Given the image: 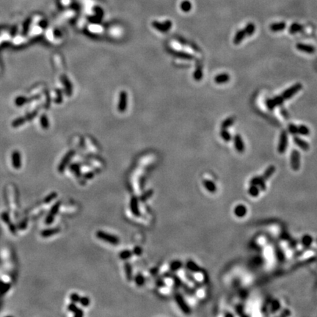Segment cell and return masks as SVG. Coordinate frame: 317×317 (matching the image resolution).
<instances>
[{
	"label": "cell",
	"mask_w": 317,
	"mask_h": 317,
	"mask_svg": "<svg viewBox=\"0 0 317 317\" xmlns=\"http://www.w3.org/2000/svg\"><path fill=\"white\" fill-rule=\"evenodd\" d=\"M96 237L99 239L103 240L104 242H107V243L113 245H118L119 242H120V239H119L118 237L102 231H98L96 232Z\"/></svg>",
	"instance_id": "1"
},
{
	"label": "cell",
	"mask_w": 317,
	"mask_h": 317,
	"mask_svg": "<svg viewBox=\"0 0 317 317\" xmlns=\"http://www.w3.org/2000/svg\"><path fill=\"white\" fill-rule=\"evenodd\" d=\"M289 145V137L287 131L286 130L281 131L279 138V142L278 145V151L279 154H283L286 150L287 147Z\"/></svg>",
	"instance_id": "2"
},
{
	"label": "cell",
	"mask_w": 317,
	"mask_h": 317,
	"mask_svg": "<svg viewBox=\"0 0 317 317\" xmlns=\"http://www.w3.org/2000/svg\"><path fill=\"white\" fill-rule=\"evenodd\" d=\"M300 154L296 149L292 150L290 157L291 167L294 171H297L300 168Z\"/></svg>",
	"instance_id": "3"
},
{
	"label": "cell",
	"mask_w": 317,
	"mask_h": 317,
	"mask_svg": "<svg viewBox=\"0 0 317 317\" xmlns=\"http://www.w3.org/2000/svg\"><path fill=\"white\" fill-rule=\"evenodd\" d=\"M302 88V85L301 83H296L295 84L292 85V87L286 89V91H283V93H282V97L283 98L284 100H287L291 98L292 97H293L296 93H297L299 91H301Z\"/></svg>",
	"instance_id": "4"
},
{
	"label": "cell",
	"mask_w": 317,
	"mask_h": 317,
	"mask_svg": "<svg viewBox=\"0 0 317 317\" xmlns=\"http://www.w3.org/2000/svg\"><path fill=\"white\" fill-rule=\"evenodd\" d=\"M175 299H176V302L178 304V307L183 311V313H184L185 314H190L191 313V308H190L189 305L185 301L184 298L183 297L181 294H180L179 293L175 294Z\"/></svg>",
	"instance_id": "5"
},
{
	"label": "cell",
	"mask_w": 317,
	"mask_h": 317,
	"mask_svg": "<svg viewBox=\"0 0 317 317\" xmlns=\"http://www.w3.org/2000/svg\"><path fill=\"white\" fill-rule=\"evenodd\" d=\"M60 206H61V202L58 201L54 204V206L51 207V210H50L49 213L48 214L47 216H46V220H45V223L46 225H51L54 220L55 216L57 215V214L58 213L59 209H60Z\"/></svg>",
	"instance_id": "6"
},
{
	"label": "cell",
	"mask_w": 317,
	"mask_h": 317,
	"mask_svg": "<svg viewBox=\"0 0 317 317\" xmlns=\"http://www.w3.org/2000/svg\"><path fill=\"white\" fill-rule=\"evenodd\" d=\"M74 155V150H71V151L68 152V153L66 154V155L63 157V159H62V161L60 162V164H59L58 168L59 173H62L65 171V170L67 167V166L68 165L69 162H70V160L71 159Z\"/></svg>",
	"instance_id": "7"
},
{
	"label": "cell",
	"mask_w": 317,
	"mask_h": 317,
	"mask_svg": "<svg viewBox=\"0 0 317 317\" xmlns=\"http://www.w3.org/2000/svg\"><path fill=\"white\" fill-rule=\"evenodd\" d=\"M233 144H234L235 148L239 153H243L245 151V146L242 137L240 134H236L233 137Z\"/></svg>",
	"instance_id": "8"
},
{
	"label": "cell",
	"mask_w": 317,
	"mask_h": 317,
	"mask_svg": "<svg viewBox=\"0 0 317 317\" xmlns=\"http://www.w3.org/2000/svg\"><path fill=\"white\" fill-rule=\"evenodd\" d=\"M296 48L299 51H302V52L307 54H313L316 51V48L313 45L305 44V43H298L296 45Z\"/></svg>",
	"instance_id": "9"
},
{
	"label": "cell",
	"mask_w": 317,
	"mask_h": 317,
	"mask_svg": "<svg viewBox=\"0 0 317 317\" xmlns=\"http://www.w3.org/2000/svg\"><path fill=\"white\" fill-rule=\"evenodd\" d=\"M130 209L131 213L136 216H140L141 215L140 211L138 206V198L137 197L133 196L130 200Z\"/></svg>",
	"instance_id": "10"
},
{
	"label": "cell",
	"mask_w": 317,
	"mask_h": 317,
	"mask_svg": "<svg viewBox=\"0 0 317 317\" xmlns=\"http://www.w3.org/2000/svg\"><path fill=\"white\" fill-rule=\"evenodd\" d=\"M12 164L15 169H19L21 167V154L18 150H14L12 154Z\"/></svg>",
	"instance_id": "11"
},
{
	"label": "cell",
	"mask_w": 317,
	"mask_h": 317,
	"mask_svg": "<svg viewBox=\"0 0 317 317\" xmlns=\"http://www.w3.org/2000/svg\"><path fill=\"white\" fill-rule=\"evenodd\" d=\"M250 184L258 186L259 187L260 190H262V191H265V190H266V181L261 178V176H256V177H253L250 180Z\"/></svg>",
	"instance_id": "12"
},
{
	"label": "cell",
	"mask_w": 317,
	"mask_h": 317,
	"mask_svg": "<svg viewBox=\"0 0 317 317\" xmlns=\"http://www.w3.org/2000/svg\"><path fill=\"white\" fill-rule=\"evenodd\" d=\"M152 24H153V26L156 29H157L159 31H162V32H167L172 27V23L170 21H167L163 22V23H160V22L158 21H154Z\"/></svg>",
	"instance_id": "13"
},
{
	"label": "cell",
	"mask_w": 317,
	"mask_h": 317,
	"mask_svg": "<svg viewBox=\"0 0 317 317\" xmlns=\"http://www.w3.org/2000/svg\"><path fill=\"white\" fill-rule=\"evenodd\" d=\"M294 143L297 145L299 148H300L303 150H308L310 149V145L308 142H306L305 140H302V138H300L299 137L295 136L293 138Z\"/></svg>",
	"instance_id": "14"
},
{
	"label": "cell",
	"mask_w": 317,
	"mask_h": 317,
	"mask_svg": "<svg viewBox=\"0 0 317 317\" xmlns=\"http://www.w3.org/2000/svg\"><path fill=\"white\" fill-rule=\"evenodd\" d=\"M230 79H231V77H230L229 74H226V73H222L214 77V82L219 84H226V83L229 82Z\"/></svg>",
	"instance_id": "15"
},
{
	"label": "cell",
	"mask_w": 317,
	"mask_h": 317,
	"mask_svg": "<svg viewBox=\"0 0 317 317\" xmlns=\"http://www.w3.org/2000/svg\"><path fill=\"white\" fill-rule=\"evenodd\" d=\"M68 309L69 311L72 312L76 317H81L84 316V311L81 308H78L74 302H71L68 306Z\"/></svg>",
	"instance_id": "16"
},
{
	"label": "cell",
	"mask_w": 317,
	"mask_h": 317,
	"mask_svg": "<svg viewBox=\"0 0 317 317\" xmlns=\"http://www.w3.org/2000/svg\"><path fill=\"white\" fill-rule=\"evenodd\" d=\"M234 214L237 217H244L246 214H247V209L246 208L245 206L242 205V204H239V205H237L234 208Z\"/></svg>",
	"instance_id": "17"
},
{
	"label": "cell",
	"mask_w": 317,
	"mask_h": 317,
	"mask_svg": "<svg viewBox=\"0 0 317 317\" xmlns=\"http://www.w3.org/2000/svg\"><path fill=\"white\" fill-rule=\"evenodd\" d=\"M203 184L204 187L206 188V190L208 192H211V193H214L216 191V184L213 182L212 181L209 179H205L203 181Z\"/></svg>",
	"instance_id": "18"
},
{
	"label": "cell",
	"mask_w": 317,
	"mask_h": 317,
	"mask_svg": "<svg viewBox=\"0 0 317 317\" xmlns=\"http://www.w3.org/2000/svg\"><path fill=\"white\" fill-rule=\"evenodd\" d=\"M60 231V229L59 228H49V229H45L41 231V235L43 238H48V237L52 236L57 234Z\"/></svg>",
	"instance_id": "19"
},
{
	"label": "cell",
	"mask_w": 317,
	"mask_h": 317,
	"mask_svg": "<svg viewBox=\"0 0 317 317\" xmlns=\"http://www.w3.org/2000/svg\"><path fill=\"white\" fill-rule=\"evenodd\" d=\"M275 170H276V168H275L274 165L269 166L265 170L264 173H263V175L261 176V178H262L265 181H266L269 178L272 177V176L275 173Z\"/></svg>",
	"instance_id": "20"
},
{
	"label": "cell",
	"mask_w": 317,
	"mask_h": 317,
	"mask_svg": "<svg viewBox=\"0 0 317 317\" xmlns=\"http://www.w3.org/2000/svg\"><path fill=\"white\" fill-rule=\"evenodd\" d=\"M187 268L190 271L192 272L199 273L202 272L201 268H200L196 263L194 262L193 261H189L187 262Z\"/></svg>",
	"instance_id": "21"
},
{
	"label": "cell",
	"mask_w": 317,
	"mask_h": 317,
	"mask_svg": "<svg viewBox=\"0 0 317 317\" xmlns=\"http://www.w3.org/2000/svg\"><path fill=\"white\" fill-rule=\"evenodd\" d=\"M246 34L244 29H240L238 32H236L234 36V38H233V43L235 45H239L242 42L244 38H245Z\"/></svg>",
	"instance_id": "22"
},
{
	"label": "cell",
	"mask_w": 317,
	"mask_h": 317,
	"mask_svg": "<svg viewBox=\"0 0 317 317\" xmlns=\"http://www.w3.org/2000/svg\"><path fill=\"white\" fill-rule=\"evenodd\" d=\"M236 121V118L234 117H228L226 119H225L224 121L222 122L221 124V129H227L229 127H231V126L233 125Z\"/></svg>",
	"instance_id": "23"
},
{
	"label": "cell",
	"mask_w": 317,
	"mask_h": 317,
	"mask_svg": "<svg viewBox=\"0 0 317 317\" xmlns=\"http://www.w3.org/2000/svg\"><path fill=\"white\" fill-rule=\"evenodd\" d=\"M270 29H271L272 32H280V31L284 30V29L286 28V23L285 22H278V23H273L271 24L269 27Z\"/></svg>",
	"instance_id": "24"
},
{
	"label": "cell",
	"mask_w": 317,
	"mask_h": 317,
	"mask_svg": "<svg viewBox=\"0 0 317 317\" xmlns=\"http://www.w3.org/2000/svg\"><path fill=\"white\" fill-rule=\"evenodd\" d=\"M303 29V26L298 23H293L289 27V33L296 34L297 32H301Z\"/></svg>",
	"instance_id": "25"
},
{
	"label": "cell",
	"mask_w": 317,
	"mask_h": 317,
	"mask_svg": "<svg viewBox=\"0 0 317 317\" xmlns=\"http://www.w3.org/2000/svg\"><path fill=\"white\" fill-rule=\"evenodd\" d=\"M260 191H261V190H260L259 187L258 186H256V185L250 184V187L248 189L249 195H250L251 197H256L259 196Z\"/></svg>",
	"instance_id": "26"
},
{
	"label": "cell",
	"mask_w": 317,
	"mask_h": 317,
	"mask_svg": "<svg viewBox=\"0 0 317 317\" xmlns=\"http://www.w3.org/2000/svg\"><path fill=\"white\" fill-rule=\"evenodd\" d=\"M203 69L202 66L200 65H197L196 68H195V72L193 74V77L194 79L196 81H200L203 78Z\"/></svg>",
	"instance_id": "27"
},
{
	"label": "cell",
	"mask_w": 317,
	"mask_h": 317,
	"mask_svg": "<svg viewBox=\"0 0 317 317\" xmlns=\"http://www.w3.org/2000/svg\"><path fill=\"white\" fill-rule=\"evenodd\" d=\"M126 92L122 91L121 93L120 103H119V110L123 111L126 109Z\"/></svg>",
	"instance_id": "28"
},
{
	"label": "cell",
	"mask_w": 317,
	"mask_h": 317,
	"mask_svg": "<svg viewBox=\"0 0 317 317\" xmlns=\"http://www.w3.org/2000/svg\"><path fill=\"white\" fill-rule=\"evenodd\" d=\"M124 268H125V272L126 275V278L128 280H132V266L130 263L126 262L125 265H124Z\"/></svg>",
	"instance_id": "29"
},
{
	"label": "cell",
	"mask_w": 317,
	"mask_h": 317,
	"mask_svg": "<svg viewBox=\"0 0 317 317\" xmlns=\"http://www.w3.org/2000/svg\"><path fill=\"white\" fill-rule=\"evenodd\" d=\"M312 243H313V238L311 236L306 234L302 238V245L305 247V248L311 247V245H312Z\"/></svg>",
	"instance_id": "30"
},
{
	"label": "cell",
	"mask_w": 317,
	"mask_h": 317,
	"mask_svg": "<svg viewBox=\"0 0 317 317\" xmlns=\"http://www.w3.org/2000/svg\"><path fill=\"white\" fill-rule=\"evenodd\" d=\"M182 266L183 264L181 261H179V260H176V261H173L170 263V269L173 272L178 271V269H180L182 267Z\"/></svg>",
	"instance_id": "31"
},
{
	"label": "cell",
	"mask_w": 317,
	"mask_h": 317,
	"mask_svg": "<svg viewBox=\"0 0 317 317\" xmlns=\"http://www.w3.org/2000/svg\"><path fill=\"white\" fill-rule=\"evenodd\" d=\"M165 276L167 277V278H172L173 281H174L175 286H176V287H180L182 286V281H181V279L178 278L177 275L171 274V273H166Z\"/></svg>",
	"instance_id": "32"
},
{
	"label": "cell",
	"mask_w": 317,
	"mask_h": 317,
	"mask_svg": "<svg viewBox=\"0 0 317 317\" xmlns=\"http://www.w3.org/2000/svg\"><path fill=\"white\" fill-rule=\"evenodd\" d=\"M244 30H245L246 35L251 36L254 34L255 31H256V26L254 25V24L249 23L246 25L245 28L244 29Z\"/></svg>",
	"instance_id": "33"
},
{
	"label": "cell",
	"mask_w": 317,
	"mask_h": 317,
	"mask_svg": "<svg viewBox=\"0 0 317 317\" xmlns=\"http://www.w3.org/2000/svg\"><path fill=\"white\" fill-rule=\"evenodd\" d=\"M220 134V137L222 139L224 140L225 141L227 142V143H228V142H230L232 140L231 133H230L227 129H221Z\"/></svg>",
	"instance_id": "34"
},
{
	"label": "cell",
	"mask_w": 317,
	"mask_h": 317,
	"mask_svg": "<svg viewBox=\"0 0 317 317\" xmlns=\"http://www.w3.org/2000/svg\"><path fill=\"white\" fill-rule=\"evenodd\" d=\"M280 308V302H279L278 300H277V299H275V300H273L272 302H271V305H270V313H276L277 311H279Z\"/></svg>",
	"instance_id": "35"
},
{
	"label": "cell",
	"mask_w": 317,
	"mask_h": 317,
	"mask_svg": "<svg viewBox=\"0 0 317 317\" xmlns=\"http://www.w3.org/2000/svg\"><path fill=\"white\" fill-rule=\"evenodd\" d=\"M298 134L303 135V136H308L310 134L309 128L305 125H300L298 126Z\"/></svg>",
	"instance_id": "36"
},
{
	"label": "cell",
	"mask_w": 317,
	"mask_h": 317,
	"mask_svg": "<svg viewBox=\"0 0 317 317\" xmlns=\"http://www.w3.org/2000/svg\"><path fill=\"white\" fill-rule=\"evenodd\" d=\"M180 8H181V9L182 10L183 12H186L187 13V12H189L192 9V4L190 1L185 0V1H183L181 3Z\"/></svg>",
	"instance_id": "37"
},
{
	"label": "cell",
	"mask_w": 317,
	"mask_h": 317,
	"mask_svg": "<svg viewBox=\"0 0 317 317\" xmlns=\"http://www.w3.org/2000/svg\"><path fill=\"white\" fill-rule=\"evenodd\" d=\"M134 281H135V283H136L138 286H143L145 284V280L144 276H143L142 274H140V273H139V274H137L136 276H135Z\"/></svg>",
	"instance_id": "38"
},
{
	"label": "cell",
	"mask_w": 317,
	"mask_h": 317,
	"mask_svg": "<svg viewBox=\"0 0 317 317\" xmlns=\"http://www.w3.org/2000/svg\"><path fill=\"white\" fill-rule=\"evenodd\" d=\"M133 255L132 251L129 250H125L121 251V253L119 254V257L122 260H126L129 259L130 257H131V256Z\"/></svg>",
	"instance_id": "39"
},
{
	"label": "cell",
	"mask_w": 317,
	"mask_h": 317,
	"mask_svg": "<svg viewBox=\"0 0 317 317\" xmlns=\"http://www.w3.org/2000/svg\"><path fill=\"white\" fill-rule=\"evenodd\" d=\"M153 194H154V190H148V191L144 192V193L142 195V196L140 197V201H142V202L146 201L148 199L150 198V197L153 195Z\"/></svg>",
	"instance_id": "40"
},
{
	"label": "cell",
	"mask_w": 317,
	"mask_h": 317,
	"mask_svg": "<svg viewBox=\"0 0 317 317\" xmlns=\"http://www.w3.org/2000/svg\"><path fill=\"white\" fill-rule=\"evenodd\" d=\"M70 170L77 176V177H79V176H80V167H79V165L78 164H72L70 166Z\"/></svg>",
	"instance_id": "41"
},
{
	"label": "cell",
	"mask_w": 317,
	"mask_h": 317,
	"mask_svg": "<svg viewBox=\"0 0 317 317\" xmlns=\"http://www.w3.org/2000/svg\"><path fill=\"white\" fill-rule=\"evenodd\" d=\"M266 107L268 108V110H273L275 108V107H277L276 104H275V102L274 101V99L272 98H267V99L266 100Z\"/></svg>",
	"instance_id": "42"
},
{
	"label": "cell",
	"mask_w": 317,
	"mask_h": 317,
	"mask_svg": "<svg viewBox=\"0 0 317 317\" xmlns=\"http://www.w3.org/2000/svg\"><path fill=\"white\" fill-rule=\"evenodd\" d=\"M288 131H289L290 134L292 135H296L298 134V126H297L295 124H290L288 126Z\"/></svg>",
	"instance_id": "43"
},
{
	"label": "cell",
	"mask_w": 317,
	"mask_h": 317,
	"mask_svg": "<svg viewBox=\"0 0 317 317\" xmlns=\"http://www.w3.org/2000/svg\"><path fill=\"white\" fill-rule=\"evenodd\" d=\"M57 197H58V194H57V192H51V194H49V195H47V196L45 197L44 203H48L52 201L54 199L56 198Z\"/></svg>",
	"instance_id": "44"
},
{
	"label": "cell",
	"mask_w": 317,
	"mask_h": 317,
	"mask_svg": "<svg viewBox=\"0 0 317 317\" xmlns=\"http://www.w3.org/2000/svg\"><path fill=\"white\" fill-rule=\"evenodd\" d=\"M79 303L82 305L84 307H88V305L91 303V300H90V298L88 297H80V300H79Z\"/></svg>",
	"instance_id": "45"
},
{
	"label": "cell",
	"mask_w": 317,
	"mask_h": 317,
	"mask_svg": "<svg viewBox=\"0 0 317 317\" xmlns=\"http://www.w3.org/2000/svg\"><path fill=\"white\" fill-rule=\"evenodd\" d=\"M273 99H274V101L275 102V104H276L277 107H278V106H282V105H283L284 99H283V97H282V96H275L274 98H273Z\"/></svg>",
	"instance_id": "46"
},
{
	"label": "cell",
	"mask_w": 317,
	"mask_h": 317,
	"mask_svg": "<svg viewBox=\"0 0 317 317\" xmlns=\"http://www.w3.org/2000/svg\"><path fill=\"white\" fill-rule=\"evenodd\" d=\"M70 299H71V300L72 301V302H74V303L79 302V300H80V296H79V294L77 293H73L70 295Z\"/></svg>",
	"instance_id": "47"
},
{
	"label": "cell",
	"mask_w": 317,
	"mask_h": 317,
	"mask_svg": "<svg viewBox=\"0 0 317 317\" xmlns=\"http://www.w3.org/2000/svg\"><path fill=\"white\" fill-rule=\"evenodd\" d=\"M41 124L42 125L43 128H46V127L48 128V118L45 115H42L41 117Z\"/></svg>",
	"instance_id": "48"
},
{
	"label": "cell",
	"mask_w": 317,
	"mask_h": 317,
	"mask_svg": "<svg viewBox=\"0 0 317 317\" xmlns=\"http://www.w3.org/2000/svg\"><path fill=\"white\" fill-rule=\"evenodd\" d=\"M132 253L133 254L136 255V256H140V255L142 254V253H143V250H142L141 247H139V246H137V247H135L133 249Z\"/></svg>",
	"instance_id": "49"
},
{
	"label": "cell",
	"mask_w": 317,
	"mask_h": 317,
	"mask_svg": "<svg viewBox=\"0 0 317 317\" xmlns=\"http://www.w3.org/2000/svg\"><path fill=\"white\" fill-rule=\"evenodd\" d=\"M2 220L5 222V223H10V217H9V215H8V213L6 212H4L2 214Z\"/></svg>",
	"instance_id": "50"
},
{
	"label": "cell",
	"mask_w": 317,
	"mask_h": 317,
	"mask_svg": "<svg viewBox=\"0 0 317 317\" xmlns=\"http://www.w3.org/2000/svg\"><path fill=\"white\" fill-rule=\"evenodd\" d=\"M26 102V98L24 97H19V98H17L15 100V104L17 105H22L24 104Z\"/></svg>",
	"instance_id": "51"
},
{
	"label": "cell",
	"mask_w": 317,
	"mask_h": 317,
	"mask_svg": "<svg viewBox=\"0 0 317 317\" xmlns=\"http://www.w3.org/2000/svg\"><path fill=\"white\" fill-rule=\"evenodd\" d=\"M280 113H281V115L283 116L284 118L286 119V120H289V115L288 113V112H287L286 110H285V109H281L280 110Z\"/></svg>",
	"instance_id": "52"
},
{
	"label": "cell",
	"mask_w": 317,
	"mask_h": 317,
	"mask_svg": "<svg viewBox=\"0 0 317 317\" xmlns=\"http://www.w3.org/2000/svg\"><path fill=\"white\" fill-rule=\"evenodd\" d=\"M93 177H94V173H93V172H88V173H86L84 175V178H85V179H91V178H93Z\"/></svg>",
	"instance_id": "53"
},
{
	"label": "cell",
	"mask_w": 317,
	"mask_h": 317,
	"mask_svg": "<svg viewBox=\"0 0 317 317\" xmlns=\"http://www.w3.org/2000/svg\"><path fill=\"white\" fill-rule=\"evenodd\" d=\"M289 315H291V312L290 311H289V309H284L283 311H282L281 314H280V316H289Z\"/></svg>",
	"instance_id": "54"
},
{
	"label": "cell",
	"mask_w": 317,
	"mask_h": 317,
	"mask_svg": "<svg viewBox=\"0 0 317 317\" xmlns=\"http://www.w3.org/2000/svg\"><path fill=\"white\" fill-rule=\"evenodd\" d=\"M8 225H9V228H10V231H11L12 233H15V232H16V228H15V226H14V225H13V223H8Z\"/></svg>",
	"instance_id": "55"
},
{
	"label": "cell",
	"mask_w": 317,
	"mask_h": 317,
	"mask_svg": "<svg viewBox=\"0 0 317 317\" xmlns=\"http://www.w3.org/2000/svg\"><path fill=\"white\" fill-rule=\"evenodd\" d=\"M26 227H27V220H24L23 222H21V223L19 224V226H18V228H19L21 230L24 229Z\"/></svg>",
	"instance_id": "56"
},
{
	"label": "cell",
	"mask_w": 317,
	"mask_h": 317,
	"mask_svg": "<svg viewBox=\"0 0 317 317\" xmlns=\"http://www.w3.org/2000/svg\"><path fill=\"white\" fill-rule=\"evenodd\" d=\"M156 283H157V286H159V287H163V286H165V283H164L162 280H157Z\"/></svg>",
	"instance_id": "57"
},
{
	"label": "cell",
	"mask_w": 317,
	"mask_h": 317,
	"mask_svg": "<svg viewBox=\"0 0 317 317\" xmlns=\"http://www.w3.org/2000/svg\"><path fill=\"white\" fill-rule=\"evenodd\" d=\"M157 272H158V269H157V268H154V269H151V270H150V273L153 275H156L157 273Z\"/></svg>",
	"instance_id": "58"
},
{
	"label": "cell",
	"mask_w": 317,
	"mask_h": 317,
	"mask_svg": "<svg viewBox=\"0 0 317 317\" xmlns=\"http://www.w3.org/2000/svg\"><path fill=\"white\" fill-rule=\"evenodd\" d=\"M225 316H233V315L231 314V313H226V314H225Z\"/></svg>",
	"instance_id": "59"
}]
</instances>
